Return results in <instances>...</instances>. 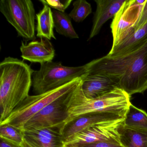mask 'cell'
Here are the masks:
<instances>
[{"label":"cell","mask_w":147,"mask_h":147,"mask_svg":"<svg viewBox=\"0 0 147 147\" xmlns=\"http://www.w3.org/2000/svg\"><path fill=\"white\" fill-rule=\"evenodd\" d=\"M88 63L87 73L110 77L130 96L147 89V41L125 54L107 55Z\"/></svg>","instance_id":"cell-1"},{"label":"cell","mask_w":147,"mask_h":147,"mask_svg":"<svg viewBox=\"0 0 147 147\" xmlns=\"http://www.w3.org/2000/svg\"><path fill=\"white\" fill-rule=\"evenodd\" d=\"M31 67L23 61L8 57L0 63V122L29 96L32 86Z\"/></svg>","instance_id":"cell-2"},{"label":"cell","mask_w":147,"mask_h":147,"mask_svg":"<svg viewBox=\"0 0 147 147\" xmlns=\"http://www.w3.org/2000/svg\"><path fill=\"white\" fill-rule=\"evenodd\" d=\"M131 104L130 96L119 88L98 98H87L82 92L81 82L79 86L69 94L67 101L68 117L64 128L76 119L92 113H113L125 117Z\"/></svg>","instance_id":"cell-3"},{"label":"cell","mask_w":147,"mask_h":147,"mask_svg":"<svg viewBox=\"0 0 147 147\" xmlns=\"http://www.w3.org/2000/svg\"><path fill=\"white\" fill-rule=\"evenodd\" d=\"M81 82V79L79 78L46 92L29 95L7 117L0 122V126L7 125L22 131L30 119L54 100L73 91Z\"/></svg>","instance_id":"cell-4"},{"label":"cell","mask_w":147,"mask_h":147,"mask_svg":"<svg viewBox=\"0 0 147 147\" xmlns=\"http://www.w3.org/2000/svg\"><path fill=\"white\" fill-rule=\"evenodd\" d=\"M88 63L83 66L69 67L61 62L50 61L41 64L40 69L32 75L33 92L41 94L81 78L88 71Z\"/></svg>","instance_id":"cell-5"},{"label":"cell","mask_w":147,"mask_h":147,"mask_svg":"<svg viewBox=\"0 0 147 147\" xmlns=\"http://www.w3.org/2000/svg\"><path fill=\"white\" fill-rule=\"evenodd\" d=\"M0 11L26 41L36 39V11L31 0H1Z\"/></svg>","instance_id":"cell-6"},{"label":"cell","mask_w":147,"mask_h":147,"mask_svg":"<svg viewBox=\"0 0 147 147\" xmlns=\"http://www.w3.org/2000/svg\"><path fill=\"white\" fill-rule=\"evenodd\" d=\"M69 92L54 100L30 119L23 130L57 128L63 132L68 117L67 101Z\"/></svg>","instance_id":"cell-7"},{"label":"cell","mask_w":147,"mask_h":147,"mask_svg":"<svg viewBox=\"0 0 147 147\" xmlns=\"http://www.w3.org/2000/svg\"><path fill=\"white\" fill-rule=\"evenodd\" d=\"M146 1V0H126L111 25L113 36L112 48L134 32Z\"/></svg>","instance_id":"cell-8"},{"label":"cell","mask_w":147,"mask_h":147,"mask_svg":"<svg viewBox=\"0 0 147 147\" xmlns=\"http://www.w3.org/2000/svg\"><path fill=\"white\" fill-rule=\"evenodd\" d=\"M124 119L100 123L90 126L64 142V147L98 142H120L118 129L123 123Z\"/></svg>","instance_id":"cell-9"},{"label":"cell","mask_w":147,"mask_h":147,"mask_svg":"<svg viewBox=\"0 0 147 147\" xmlns=\"http://www.w3.org/2000/svg\"><path fill=\"white\" fill-rule=\"evenodd\" d=\"M124 119V117L111 112H94L83 115L67 125L63 132L64 142L74 135L90 126L106 122L118 121Z\"/></svg>","instance_id":"cell-10"},{"label":"cell","mask_w":147,"mask_h":147,"mask_svg":"<svg viewBox=\"0 0 147 147\" xmlns=\"http://www.w3.org/2000/svg\"><path fill=\"white\" fill-rule=\"evenodd\" d=\"M20 50L23 60L40 65L52 61L55 56V49L50 40L43 38L27 45L22 42Z\"/></svg>","instance_id":"cell-11"},{"label":"cell","mask_w":147,"mask_h":147,"mask_svg":"<svg viewBox=\"0 0 147 147\" xmlns=\"http://www.w3.org/2000/svg\"><path fill=\"white\" fill-rule=\"evenodd\" d=\"M81 79L82 89L88 99L98 98L119 88L111 79L103 75L87 73Z\"/></svg>","instance_id":"cell-12"},{"label":"cell","mask_w":147,"mask_h":147,"mask_svg":"<svg viewBox=\"0 0 147 147\" xmlns=\"http://www.w3.org/2000/svg\"><path fill=\"white\" fill-rule=\"evenodd\" d=\"M25 139L34 147H64L61 129L45 128L21 131Z\"/></svg>","instance_id":"cell-13"},{"label":"cell","mask_w":147,"mask_h":147,"mask_svg":"<svg viewBox=\"0 0 147 147\" xmlns=\"http://www.w3.org/2000/svg\"><path fill=\"white\" fill-rule=\"evenodd\" d=\"M126 0H95L97 5L88 40L97 36L104 24L117 15Z\"/></svg>","instance_id":"cell-14"},{"label":"cell","mask_w":147,"mask_h":147,"mask_svg":"<svg viewBox=\"0 0 147 147\" xmlns=\"http://www.w3.org/2000/svg\"><path fill=\"white\" fill-rule=\"evenodd\" d=\"M147 41V23L142 28L133 32L113 48L107 54L111 57L117 56L133 50Z\"/></svg>","instance_id":"cell-15"},{"label":"cell","mask_w":147,"mask_h":147,"mask_svg":"<svg viewBox=\"0 0 147 147\" xmlns=\"http://www.w3.org/2000/svg\"><path fill=\"white\" fill-rule=\"evenodd\" d=\"M36 36L40 38L51 40L56 39L54 32L55 28L53 12L51 8L44 5L42 9L36 15Z\"/></svg>","instance_id":"cell-16"},{"label":"cell","mask_w":147,"mask_h":147,"mask_svg":"<svg viewBox=\"0 0 147 147\" xmlns=\"http://www.w3.org/2000/svg\"><path fill=\"white\" fill-rule=\"evenodd\" d=\"M118 131L119 142L124 147H147V130L129 128L123 123Z\"/></svg>","instance_id":"cell-17"},{"label":"cell","mask_w":147,"mask_h":147,"mask_svg":"<svg viewBox=\"0 0 147 147\" xmlns=\"http://www.w3.org/2000/svg\"><path fill=\"white\" fill-rule=\"evenodd\" d=\"M123 125L132 129L147 130V113L131 104L125 116Z\"/></svg>","instance_id":"cell-18"},{"label":"cell","mask_w":147,"mask_h":147,"mask_svg":"<svg viewBox=\"0 0 147 147\" xmlns=\"http://www.w3.org/2000/svg\"><path fill=\"white\" fill-rule=\"evenodd\" d=\"M53 12L55 28L57 33L70 39H78L79 36L74 29L69 14L54 10Z\"/></svg>","instance_id":"cell-19"},{"label":"cell","mask_w":147,"mask_h":147,"mask_svg":"<svg viewBox=\"0 0 147 147\" xmlns=\"http://www.w3.org/2000/svg\"><path fill=\"white\" fill-rule=\"evenodd\" d=\"M0 137L13 147H24V138L21 131L11 125L0 126Z\"/></svg>","instance_id":"cell-20"},{"label":"cell","mask_w":147,"mask_h":147,"mask_svg":"<svg viewBox=\"0 0 147 147\" xmlns=\"http://www.w3.org/2000/svg\"><path fill=\"white\" fill-rule=\"evenodd\" d=\"M74 8L69 14L76 23L83 22L92 13L91 5L86 0H77L73 3Z\"/></svg>","instance_id":"cell-21"},{"label":"cell","mask_w":147,"mask_h":147,"mask_svg":"<svg viewBox=\"0 0 147 147\" xmlns=\"http://www.w3.org/2000/svg\"><path fill=\"white\" fill-rule=\"evenodd\" d=\"M43 5H46L51 8L61 12H65L70 5L72 0H39Z\"/></svg>","instance_id":"cell-22"},{"label":"cell","mask_w":147,"mask_h":147,"mask_svg":"<svg viewBox=\"0 0 147 147\" xmlns=\"http://www.w3.org/2000/svg\"><path fill=\"white\" fill-rule=\"evenodd\" d=\"M68 147V146H67ZM74 147H124L120 142H98L89 144H81Z\"/></svg>","instance_id":"cell-23"},{"label":"cell","mask_w":147,"mask_h":147,"mask_svg":"<svg viewBox=\"0 0 147 147\" xmlns=\"http://www.w3.org/2000/svg\"><path fill=\"white\" fill-rule=\"evenodd\" d=\"M147 23V0L143 7L139 20L136 25L135 32L139 30Z\"/></svg>","instance_id":"cell-24"},{"label":"cell","mask_w":147,"mask_h":147,"mask_svg":"<svg viewBox=\"0 0 147 147\" xmlns=\"http://www.w3.org/2000/svg\"><path fill=\"white\" fill-rule=\"evenodd\" d=\"M0 147H13L12 146H11L10 144H8L7 143L4 141L1 140V144H0Z\"/></svg>","instance_id":"cell-25"},{"label":"cell","mask_w":147,"mask_h":147,"mask_svg":"<svg viewBox=\"0 0 147 147\" xmlns=\"http://www.w3.org/2000/svg\"><path fill=\"white\" fill-rule=\"evenodd\" d=\"M24 147H34L30 144L28 142H27L24 138Z\"/></svg>","instance_id":"cell-26"},{"label":"cell","mask_w":147,"mask_h":147,"mask_svg":"<svg viewBox=\"0 0 147 147\" xmlns=\"http://www.w3.org/2000/svg\"></svg>","instance_id":"cell-27"},{"label":"cell","mask_w":147,"mask_h":147,"mask_svg":"<svg viewBox=\"0 0 147 147\" xmlns=\"http://www.w3.org/2000/svg\"></svg>","instance_id":"cell-28"}]
</instances>
